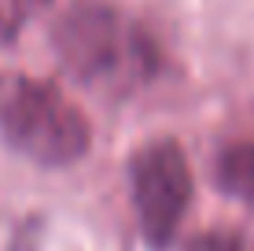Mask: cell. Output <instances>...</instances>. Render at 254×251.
<instances>
[{"label":"cell","mask_w":254,"mask_h":251,"mask_svg":"<svg viewBox=\"0 0 254 251\" xmlns=\"http://www.w3.org/2000/svg\"><path fill=\"white\" fill-rule=\"evenodd\" d=\"M59 63L103 96H133L162 74V48L126 11L103 0H77L52 26Z\"/></svg>","instance_id":"cell-1"},{"label":"cell","mask_w":254,"mask_h":251,"mask_svg":"<svg viewBox=\"0 0 254 251\" xmlns=\"http://www.w3.org/2000/svg\"><path fill=\"white\" fill-rule=\"evenodd\" d=\"M0 144L37 167H70L89 152L92 126L59 85L0 71Z\"/></svg>","instance_id":"cell-2"},{"label":"cell","mask_w":254,"mask_h":251,"mask_svg":"<svg viewBox=\"0 0 254 251\" xmlns=\"http://www.w3.org/2000/svg\"><path fill=\"white\" fill-rule=\"evenodd\" d=\"M129 192L144 244L151 251L170 248L191 203V170L185 148L173 137L140 144L129 159Z\"/></svg>","instance_id":"cell-3"},{"label":"cell","mask_w":254,"mask_h":251,"mask_svg":"<svg viewBox=\"0 0 254 251\" xmlns=\"http://www.w3.org/2000/svg\"><path fill=\"white\" fill-rule=\"evenodd\" d=\"M214 185L254 211V141L240 137L221 144V152L214 155Z\"/></svg>","instance_id":"cell-4"},{"label":"cell","mask_w":254,"mask_h":251,"mask_svg":"<svg viewBox=\"0 0 254 251\" xmlns=\"http://www.w3.org/2000/svg\"><path fill=\"white\" fill-rule=\"evenodd\" d=\"M48 4L52 0H0V48L11 45Z\"/></svg>","instance_id":"cell-5"},{"label":"cell","mask_w":254,"mask_h":251,"mask_svg":"<svg viewBox=\"0 0 254 251\" xmlns=\"http://www.w3.org/2000/svg\"><path fill=\"white\" fill-rule=\"evenodd\" d=\"M185 251H251V244L232 229H203L188 240Z\"/></svg>","instance_id":"cell-6"}]
</instances>
